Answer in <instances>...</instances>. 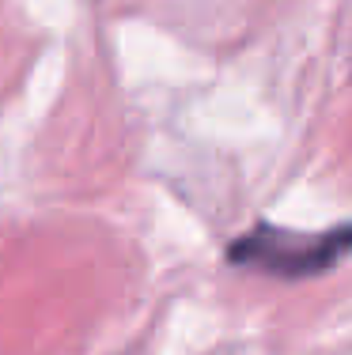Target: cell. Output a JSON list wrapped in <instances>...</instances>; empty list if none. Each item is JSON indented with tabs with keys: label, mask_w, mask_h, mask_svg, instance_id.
I'll list each match as a JSON object with an SVG mask.
<instances>
[{
	"label": "cell",
	"mask_w": 352,
	"mask_h": 355,
	"mask_svg": "<svg viewBox=\"0 0 352 355\" xmlns=\"http://www.w3.org/2000/svg\"><path fill=\"white\" fill-rule=\"evenodd\" d=\"M352 253V227L333 231H288V227L258 223L246 234L235 239L228 257L242 268H258L265 276L280 280H307L322 276Z\"/></svg>",
	"instance_id": "obj_1"
}]
</instances>
